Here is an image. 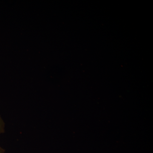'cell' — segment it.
Returning a JSON list of instances; mask_svg holds the SVG:
<instances>
[{"label": "cell", "instance_id": "cell-1", "mask_svg": "<svg viewBox=\"0 0 153 153\" xmlns=\"http://www.w3.org/2000/svg\"><path fill=\"white\" fill-rule=\"evenodd\" d=\"M5 128V124L0 115V135L4 132Z\"/></svg>", "mask_w": 153, "mask_h": 153}, {"label": "cell", "instance_id": "cell-2", "mask_svg": "<svg viewBox=\"0 0 153 153\" xmlns=\"http://www.w3.org/2000/svg\"><path fill=\"white\" fill-rule=\"evenodd\" d=\"M0 153H5L4 150L1 147H0Z\"/></svg>", "mask_w": 153, "mask_h": 153}]
</instances>
